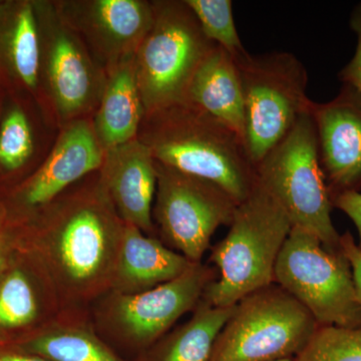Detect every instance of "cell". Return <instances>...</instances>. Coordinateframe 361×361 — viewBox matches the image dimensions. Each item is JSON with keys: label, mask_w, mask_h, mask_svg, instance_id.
I'll use <instances>...</instances> for the list:
<instances>
[{"label": "cell", "mask_w": 361, "mask_h": 361, "mask_svg": "<svg viewBox=\"0 0 361 361\" xmlns=\"http://www.w3.org/2000/svg\"><path fill=\"white\" fill-rule=\"evenodd\" d=\"M42 210L37 244L54 294L82 302L111 290L123 222L99 178Z\"/></svg>", "instance_id": "1"}, {"label": "cell", "mask_w": 361, "mask_h": 361, "mask_svg": "<svg viewBox=\"0 0 361 361\" xmlns=\"http://www.w3.org/2000/svg\"><path fill=\"white\" fill-rule=\"evenodd\" d=\"M140 130L157 163L212 183L237 204L257 183L243 140L193 106L180 103L145 116Z\"/></svg>", "instance_id": "2"}, {"label": "cell", "mask_w": 361, "mask_h": 361, "mask_svg": "<svg viewBox=\"0 0 361 361\" xmlns=\"http://www.w3.org/2000/svg\"><path fill=\"white\" fill-rule=\"evenodd\" d=\"M224 239L211 251L219 278L207 286L203 299L232 307L254 292L274 283L278 256L292 226L283 209L256 183L238 204Z\"/></svg>", "instance_id": "3"}, {"label": "cell", "mask_w": 361, "mask_h": 361, "mask_svg": "<svg viewBox=\"0 0 361 361\" xmlns=\"http://www.w3.org/2000/svg\"><path fill=\"white\" fill-rule=\"evenodd\" d=\"M255 170L259 185L283 209L293 227L312 233L331 250H341L310 109Z\"/></svg>", "instance_id": "4"}, {"label": "cell", "mask_w": 361, "mask_h": 361, "mask_svg": "<svg viewBox=\"0 0 361 361\" xmlns=\"http://www.w3.org/2000/svg\"><path fill=\"white\" fill-rule=\"evenodd\" d=\"M155 18L135 52L145 116L183 103L210 42L185 1H156Z\"/></svg>", "instance_id": "5"}, {"label": "cell", "mask_w": 361, "mask_h": 361, "mask_svg": "<svg viewBox=\"0 0 361 361\" xmlns=\"http://www.w3.org/2000/svg\"><path fill=\"white\" fill-rule=\"evenodd\" d=\"M234 61L243 90L244 142L256 168L310 111L307 71L286 51L260 56L247 52Z\"/></svg>", "instance_id": "6"}, {"label": "cell", "mask_w": 361, "mask_h": 361, "mask_svg": "<svg viewBox=\"0 0 361 361\" xmlns=\"http://www.w3.org/2000/svg\"><path fill=\"white\" fill-rule=\"evenodd\" d=\"M318 327L302 304L273 283L235 305L210 361L293 360Z\"/></svg>", "instance_id": "7"}, {"label": "cell", "mask_w": 361, "mask_h": 361, "mask_svg": "<svg viewBox=\"0 0 361 361\" xmlns=\"http://www.w3.org/2000/svg\"><path fill=\"white\" fill-rule=\"evenodd\" d=\"M274 283L296 298L319 326H361L353 272L341 250L312 233L292 227L276 261Z\"/></svg>", "instance_id": "8"}, {"label": "cell", "mask_w": 361, "mask_h": 361, "mask_svg": "<svg viewBox=\"0 0 361 361\" xmlns=\"http://www.w3.org/2000/svg\"><path fill=\"white\" fill-rule=\"evenodd\" d=\"M153 213L164 241L192 263L210 247L220 226L231 224L238 204L212 183L157 163Z\"/></svg>", "instance_id": "9"}, {"label": "cell", "mask_w": 361, "mask_h": 361, "mask_svg": "<svg viewBox=\"0 0 361 361\" xmlns=\"http://www.w3.org/2000/svg\"><path fill=\"white\" fill-rule=\"evenodd\" d=\"M213 268L193 263L182 275L135 294L111 292L106 303V324L137 345L160 338L188 311L200 302L207 286L216 279Z\"/></svg>", "instance_id": "10"}, {"label": "cell", "mask_w": 361, "mask_h": 361, "mask_svg": "<svg viewBox=\"0 0 361 361\" xmlns=\"http://www.w3.org/2000/svg\"><path fill=\"white\" fill-rule=\"evenodd\" d=\"M49 94L59 116L75 118L101 101L104 85L75 32L54 4L35 2Z\"/></svg>", "instance_id": "11"}, {"label": "cell", "mask_w": 361, "mask_h": 361, "mask_svg": "<svg viewBox=\"0 0 361 361\" xmlns=\"http://www.w3.org/2000/svg\"><path fill=\"white\" fill-rule=\"evenodd\" d=\"M54 6L73 32L85 35L110 70L134 56L155 18L153 2L141 0L61 1Z\"/></svg>", "instance_id": "12"}, {"label": "cell", "mask_w": 361, "mask_h": 361, "mask_svg": "<svg viewBox=\"0 0 361 361\" xmlns=\"http://www.w3.org/2000/svg\"><path fill=\"white\" fill-rule=\"evenodd\" d=\"M318 154L330 198L361 188V94L342 85L327 103L310 104Z\"/></svg>", "instance_id": "13"}, {"label": "cell", "mask_w": 361, "mask_h": 361, "mask_svg": "<svg viewBox=\"0 0 361 361\" xmlns=\"http://www.w3.org/2000/svg\"><path fill=\"white\" fill-rule=\"evenodd\" d=\"M99 180L123 222L145 234L154 232L153 201L156 196V161L141 140L104 152Z\"/></svg>", "instance_id": "14"}, {"label": "cell", "mask_w": 361, "mask_h": 361, "mask_svg": "<svg viewBox=\"0 0 361 361\" xmlns=\"http://www.w3.org/2000/svg\"><path fill=\"white\" fill-rule=\"evenodd\" d=\"M104 156L92 125L75 121L59 135L42 167L20 188L18 199L26 208H45L73 183L99 171Z\"/></svg>", "instance_id": "15"}, {"label": "cell", "mask_w": 361, "mask_h": 361, "mask_svg": "<svg viewBox=\"0 0 361 361\" xmlns=\"http://www.w3.org/2000/svg\"><path fill=\"white\" fill-rule=\"evenodd\" d=\"M193 264L155 237L123 222L111 292L135 294L179 277Z\"/></svg>", "instance_id": "16"}, {"label": "cell", "mask_w": 361, "mask_h": 361, "mask_svg": "<svg viewBox=\"0 0 361 361\" xmlns=\"http://www.w3.org/2000/svg\"><path fill=\"white\" fill-rule=\"evenodd\" d=\"M183 103L224 123L244 141L245 109L238 68L219 45H214L202 61Z\"/></svg>", "instance_id": "17"}, {"label": "cell", "mask_w": 361, "mask_h": 361, "mask_svg": "<svg viewBox=\"0 0 361 361\" xmlns=\"http://www.w3.org/2000/svg\"><path fill=\"white\" fill-rule=\"evenodd\" d=\"M42 40L35 1H0V77L37 92Z\"/></svg>", "instance_id": "18"}, {"label": "cell", "mask_w": 361, "mask_h": 361, "mask_svg": "<svg viewBox=\"0 0 361 361\" xmlns=\"http://www.w3.org/2000/svg\"><path fill=\"white\" fill-rule=\"evenodd\" d=\"M134 56L111 68L106 78L92 125L104 152L137 139L144 121L145 110L135 75Z\"/></svg>", "instance_id": "19"}, {"label": "cell", "mask_w": 361, "mask_h": 361, "mask_svg": "<svg viewBox=\"0 0 361 361\" xmlns=\"http://www.w3.org/2000/svg\"><path fill=\"white\" fill-rule=\"evenodd\" d=\"M234 308L213 306L202 297L191 319L168 337L157 361H210L216 341Z\"/></svg>", "instance_id": "20"}, {"label": "cell", "mask_w": 361, "mask_h": 361, "mask_svg": "<svg viewBox=\"0 0 361 361\" xmlns=\"http://www.w3.org/2000/svg\"><path fill=\"white\" fill-rule=\"evenodd\" d=\"M26 355L49 361H120L111 349L85 327L54 325L25 341Z\"/></svg>", "instance_id": "21"}, {"label": "cell", "mask_w": 361, "mask_h": 361, "mask_svg": "<svg viewBox=\"0 0 361 361\" xmlns=\"http://www.w3.org/2000/svg\"><path fill=\"white\" fill-rule=\"evenodd\" d=\"M40 313L37 291L28 275L20 269L0 280V330H16L32 324Z\"/></svg>", "instance_id": "22"}, {"label": "cell", "mask_w": 361, "mask_h": 361, "mask_svg": "<svg viewBox=\"0 0 361 361\" xmlns=\"http://www.w3.org/2000/svg\"><path fill=\"white\" fill-rule=\"evenodd\" d=\"M207 39L225 49L233 59L246 54L235 25L231 0H186Z\"/></svg>", "instance_id": "23"}, {"label": "cell", "mask_w": 361, "mask_h": 361, "mask_svg": "<svg viewBox=\"0 0 361 361\" xmlns=\"http://www.w3.org/2000/svg\"><path fill=\"white\" fill-rule=\"evenodd\" d=\"M293 361H361V326H319Z\"/></svg>", "instance_id": "24"}, {"label": "cell", "mask_w": 361, "mask_h": 361, "mask_svg": "<svg viewBox=\"0 0 361 361\" xmlns=\"http://www.w3.org/2000/svg\"><path fill=\"white\" fill-rule=\"evenodd\" d=\"M33 152L30 123L25 111L13 108L0 125V167L13 172L23 167Z\"/></svg>", "instance_id": "25"}, {"label": "cell", "mask_w": 361, "mask_h": 361, "mask_svg": "<svg viewBox=\"0 0 361 361\" xmlns=\"http://www.w3.org/2000/svg\"><path fill=\"white\" fill-rule=\"evenodd\" d=\"M351 30L357 37L355 56L338 73L342 84L355 87L361 94V2L353 8L349 21Z\"/></svg>", "instance_id": "26"}, {"label": "cell", "mask_w": 361, "mask_h": 361, "mask_svg": "<svg viewBox=\"0 0 361 361\" xmlns=\"http://www.w3.org/2000/svg\"><path fill=\"white\" fill-rule=\"evenodd\" d=\"M341 250L350 265L356 296L361 307V249L355 243L350 233L346 232L341 235Z\"/></svg>", "instance_id": "27"}, {"label": "cell", "mask_w": 361, "mask_h": 361, "mask_svg": "<svg viewBox=\"0 0 361 361\" xmlns=\"http://www.w3.org/2000/svg\"><path fill=\"white\" fill-rule=\"evenodd\" d=\"M332 205L346 214L357 229L361 249V193L356 191L344 192L332 199Z\"/></svg>", "instance_id": "28"}, {"label": "cell", "mask_w": 361, "mask_h": 361, "mask_svg": "<svg viewBox=\"0 0 361 361\" xmlns=\"http://www.w3.org/2000/svg\"><path fill=\"white\" fill-rule=\"evenodd\" d=\"M0 361H49L39 356L20 353H1Z\"/></svg>", "instance_id": "29"}, {"label": "cell", "mask_w": 361, "mask_h": 361, "mask_svg": "<svg viewBox=\"0 0 361 361\" xmlns=\"http://www.w3.org/2000/svg\"><path fill=\"white\" fill-rule=\"evenodd\" d=\"M6 265V247H4V242L0 238V276H1L2 272H4V268Z\"/></svg>", "instance_id": "30"}, {"label": "cell", "mask_w": 361, "mask_h": 361, "mask_svg": "<svg viewBox=\"0 0 361 361\" xmlns=\"http://www.w3.org/2000/svg\"><path fill=\"white\" fill-rule=\"evenodd\" d=\"M280 361H293V360H280Z\"/></svg>", "instance_id": "31"}]
</instances>
